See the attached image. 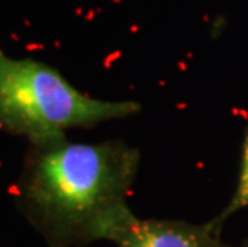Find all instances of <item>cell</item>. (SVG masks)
Listing matches in <instances>:
<instances>
[{"mask_svg":"<svg viewBox=\"0 0 248 247\" xmlns=\"http://www.w3.org/2000/svg\"><path fill=\"white\" fill-rule=\"evenodd\" d=\"M248 207V127L244 138V146H242V162H240V175H239V185L235 188V193L226 209L218 217L221 223H224L231 215H234L239 210Z\"/></svg>","mask_w":248,"mask_h":247,"instance_id":"4","label":"cell"},{"mask_svg":"<svg viewBox=\"0 0 248 247\" xmlns=\"http://www.w3.org/2000/svg\"><path fill=\"white\" fill-rule=\"evenodd\" d=\"M136 101H106L77 90L55 67L0 49V130L31 146L66 138V130L94 127L140 113Z\"/></svg>","mask_w":248,"mask_h":247,"instance_id":"2","label":"cell"},{"mask_svg":"<svg viewBox=\"0 0 248 247\" xmlns=\"http://www.w3.org/2000/svg\"><path fill=\"white\" fill-rule=\"evenodd\" d=\"M244 247H248V241H247V243H245V246Z\"/></svg>","mask_w":248,"mask_h":247,"instance_id":"5","label":"cell"},{"mask_svg":"<svg viewBox=\"0 0 248 247\" xmlns=\"http://www.w3.org/2000/svg\"><path fill=\"white\" fill-rule=\"evenodd\" d=\"M218 218L203 225L176 220H142L135 217L117 236L119 247H231L221 236Z\"/></svg>","mask_w":248,"mask_h":247,"instance_id":"3","label":"cell"},{"mask_svg":"<svg viewBox=\"0 0 248 247\" xmlns=\"http://www.w3.org/2000/svg\"><path fill=\"white\" fill-rule=\"evenodd\" d=\"M140 151L124 141L31 146L16 183V204L50 247H83L117 236L136 215L126 198Z\"/></svg>","mask_w":248,"mask_h":247,"instance_id":"1","label":"cell"}]
</instances>
